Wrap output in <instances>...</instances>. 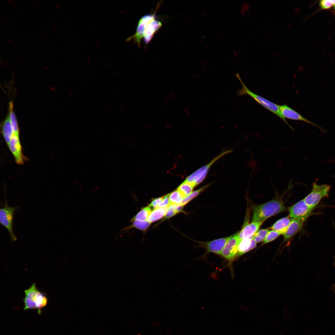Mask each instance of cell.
<instances>
[{"mask_svg": "<svg viewBox=\"0 0 335 335\" xmlns=\"http://www.w3.org/2000/svg\"><path fill=\"white\" fill-rule=\"evenodd\" d=\"M286 208L283 201L275 199L266 203L256 205L252 208V222L266 220L285 211Z\"/></svg>", "mask_w": 335, "mask_h": 335, "instance_id": "6da1fadb", "label": "cell"}, {"mask_svg": "<svg viewBox=\"0 0 335 335\" xmlns=\"http://www.w3.org/2000/svg\"><path fill=\"white\" fill-rule=\"evenodd\" d=\"M154 15H145L140 20L136 34L132 38L139 44L141 38H144L145 42L148 43L154 34L161 27V23L155 19Z\"/></svg>", "mask_w": 335, "mask_h": 335, "instance_id": "7a4b0ae2", "label": "cell"}, {"mask_svg": "<svg viewBox=\"0 0 335 335\" xmlns=\"http://www.w3.org/2000/svg\"><path fill=\"white\" fill-rule=\"evenodd\" d=\"M235 76L239 79L242 86V88L239 90L237 92L238 96L248 95L250 96L259 104L281 118L292 130H294L293 128L282 116L279 109V105L253 92L245 85L239 74H236Z\"/></svg>", "mask_w": 335, "mask_h": 335, "instance_id": "3957f363", "label": "cell"}, {"mask_svg": "<svg viewBox=\"0 0 335 335\" xmlns=\"http://www.w3.org/2000/svg\"><path fill=\"white\" fill-rule=\"evenodd\" d=\"M25 293L24 310L37 309L38 313L40 314L41 309L47 304L48 300L46 296L38 289L35 283L25 290Z\"/></svg>", "mask_w": 335, "mask_h": 335, "instance_id": "277c9868", "label": "cell"}, {"mask_svg": "<svg viewBox=\"0 0 335 335\" xmlns=\"http://www.w3.org/2000/svg\"><path fill=\"white\" fill-rule=\"evenodd\" d=\"M312 186L311 192L303 200L309 207L314 209L323 198L328 196L331 186L327 184L318 185L317 181L313 182Z\"/></svg>", "mask_w": 335, "mask_h": 335, "instance_id": "5b68a950", "label": "cell"}, {"mask_svg": "<svg viewBox=\"0 0 335 335\" xmlns=\"http://www.w3.org/2000/svg\"><path fill=\"white\" fill-rule=\"evenodd\" d=\"M18 208V206H9L5 198L4 205L0 209V223L7 229L13 241L17 240L13 231V221L14 212Z\"/></svg>", "mask_w": 335, "mask_h": 335, "instance_id": "8992f818", "label": "cell"}, {"mask_svg": "<svg viewBox=\"0 0 335 335\" xmlns=\"http://www.w3.org/2000/svg\"><path fill=\"white\" fill-rule=\"evenodd\" d=\"M231 152V150H228L222 152L208 163L198 169L188 176L185 181L189 183H193L195 186L199 184L205 178L209 169L212 164L218 159Z\"/></svg>", "mask_w": 335, "mask_h": 335, "instance_id": "52a82bcc", "label": "cell"}, {"mask_svg": "<svg viewBox=\"0 0 335 335\" xmlns=\"http://www.w3.org/2000/svg\"><path fill=\"white\" fill-rule=\"evenodd\" d=\"M239 231L233 235L226 243L220 255L228 261L230 266L237 255L239 244L242 239L239 236Z\"/></svg>", "mask_w": 335, "mask_h": 335, "instance_id": "ba28073f", "label": "cell"}, {"mask_svg": "<svg viewBox=\"0 0 335 335\" xmlns=\"http://www.w3.org/2000/svg\"><path fill=\"white\" fill-rule=\"evenodd\" d=\"M313 209L309 207L303 199L299 201L288 209L290 217L303 222L311 215Z\"/></svg>", "mask_w": 335, "mask_h": 335, "instance_id": "9c48e42d", "label": "cell"}, {"mask_svg": "<svg viewBox=\"0 0 335 335\" xmlns=\"http://www.w3.org/2000/svg\"><path fill=\"white\" fill-rule=\"evenodd\" d=\"M233 235L207 242H198L199 246L204 248L208 253H213L220 255L227 242Z\"/></svg>", "mask_w": 335, "mask_h": 335, "instance_id": "30bf717a", "label": "cell"}, {"mask_svg": "<svg viewBox=\"0 0 335 335\" xmlns=\"http://www.w3.org/2000/svg\"><path fill=\"white\" fill-rule=\"evenodd\" d=\"M279 106L282 116L285 119L302 121L318 127L323 131H324L320 126L304 117L286 104L279 105Z\"/></svg>", "mask_w": 335, "mask_h": 335, "instance_id": "8fae6325", "label": "cell"}, {"mask_svg": "<svg viewBox=\"0 0 335 335\" xmlns=\"http://www.w3.org/2000/svg\"><path fill=\"white\" fill-rule=\"evenodd\" d=\"M9 149L15 157V161L19 164H22L26 159L22 153L19 136L13 135L8 144Z\"/></svg>", "mask_w": 335, "mask_h": 335, "instance_id": "7c38bea8", "label": "cell"}, {"mask_svg": "<svg viewBox=\"0 0 335 335\" xmlns=\"http://www.w3.org/2000/svg\"><path fill=\"white\" fill-rule=\"evenodd\" d=\"M266 220L251 222L246 225L239 231V236L242 240L243 239L253 237L256 232L259 230Z\"/></svg>", "mask_w": 335, "mask_h": 335, "instance_id": "4fadbf2b", "label": "cell"}, {"mask_svg": "<svg viewBox=\"0 0 335 335\" xmlns=\"http://www.w3.org/2000/svg\"><path fill=\"white\" fill-rule=\"evenodd\" d=\"M303 223L299 220L292 218L287 230L284 235V239L288 240L295 234L301 229Z\"/></svg>", "mask_w": 335, "mask_h": 335, "instance_id": "5bb4252c", "label": "cell"}, {"mask_svg": "<svg viewBox=\"0 0 335 335\" xmlns=\"http://www.w3.org/2000/svg\"><path fill=\"white\" fill-rule=\"evenodd\" d=\"M256 243L253 237L243 239L239 244L236 256L238 257L241 256L253 249L256 247Z\"/></svg>", "mask_w": 335, "mask_h": 335, "instance_id": "9a60e30c", "label": "cell"}, {"mask_svg": "<svg viewBox=\"0 0 335 335\" xmlns=\"http://www.w3.org/2000/svg\"><path fill=\"white\" fill-rule=\"evenodd\" d=\"M290 217L287 216L279 219L275 222L270 229L284 235L291 221L292 218Z\"/></svg>", "mask_w": 335, "mask_h": 335, "instance_id": "2e32d148", "label": "cell"}, {"mask_svg": "<svg viewBox=\"0 0 335 335\" xmlns=\"http://www.w3.org/2000/svg\"><path fill=\"white\" fill-rule=\"evenodd\" d=\"M2 132L5 141L8 145L14 134L13 128L8 116L2 123Z\"/></svg>", "mask_w": 335, "mask_h": 335, "instance_id": "e0dca14e", "label": "cell"}, {"mask_svg": "<svg viewBox=\"0 0 335 335\" xmlns=\"http://www.w3.org/2000/svg\"><path fill=\"white\" fill-rule=\"evenodd\" d=\"M168 205L158 208L154 209L148 217L147 221L152 223L162 218L165 216Z\"/></svg>", "mask_w": 335, "mask_h": 335, "instance_id": "ac0fdd59", "label": "cell"}, {"mask_svg": "<svg viewBox=\"0 0 335 335\" xmlns=\"http://www.w3.org/2000/svg\"><path fill=\"white\" fill-rule=\"evenodd\" d=\"M13 104L10 102L9 104L8 118L12 126L14 134L19 136V131L15 114L14 112Z\"/></svg>", "mask_w": 335, "mask_h": 335, "instance_id": "d6986e66", "label": "cell"}, {"mask_svg": "<svg viewBox=\"0 0 335 335\" xmlns=\"http://www.w3.org/2000/svg\"><path fill=\"white\" fill-rule=\"evenodd\" d=\"M195 186L192 183L184 181L178 187L177 190L181 194L183 198L189 195L193 190Z\"/></svg>", "mask_w": 335, "mask_h": 335, "instance_id": "ffe728a7", "label": "cell"}, {"mask_svg": "<svg viewBox=\"0 0 335 335\" xmlns=\"http://www.w3.org/2000/svg\"><path fill=\"white\" fill-rule=\"evenodd\" d=\"M151 210L149 207H145L142 208L131 220L145 221L147 220L151 212Z\"/></svg>", "mask_w": 335, "mask_h": 335, "instance_id": "44dd1931", "label": "cell"}, {"mask_svg": "<svg viewBox=\"0 0 335 335\" xmlns=\"http://www.w3.org/2000/svg\"><path fill=\"white\" fill-rule=\"evenodd\" d=\"M183 199L180 193L176 190L170 193L169 205L181 204Z\"/></svg>", "mask_w": 335, "mask_h": 335, "instance_id": "7402d4cb", "label": "cell"}, {"mask_svg": "<svg viewBox=\"0 0 335 335\" xmlns=\"http://www.w3.org/2000/svg\"><path fill=\"white\" fill-rule=\"evenodd\" d=\"M132 221H133V222L131 225L124 229L122 230H126L132 228H135L139 230L144 231L145 230L148 228L151 223L147 221H139L134 220Z\"/></svg>", "mask_w": 335, "mask_h": 335, "instance_id": "603a6c76", "label": "cell"}, {"mask_svg": "<svg viewBox=\"0 0 335 335\" xmlns=\"http://www.w3.org/2000/svg\"><path fill=\"white\" fill-rule=\"evenodd\" d=\"M210 185V184L205 185L199 189L193 191L189 195L183 199L181 204L184 206L192 199L196 197L202 191L204 190Z\"/></svg>", "mask_w": 335, "mask_h": 335, "instance_id": "cb8c5ba5", "label": "cell"}, {"mask_svg": "<svg viewBox=\"0 0 335 335\" xmlns=\"http://www.w3.org/2000/svg\"><path fill=\"white\" fill-rule=\"evenodd\" d=\"M269 230V229L258 230L254 235L253 239L256 243L263 241Z\"/></svg>", "mask_w": 335, "mask_h": 335, "instance_id": "d4e9b609", "label": "cell"}, {"mask_svg": "<svg viewBox=\"0 0 335 335\" xmlns=\"http://www.w3.org/2000/svg\"><path fill=\"white\" fill-rule=\"evenodd\" d=\"M281 234L277 232L271 230H269L264 240L263 244H266L274 240Z\"/></svg>", "mask_w": 335, "mask_h": 335, "instance_id": "484cf974", "label": "cell"}, {"mask_svg": "<svg viewBox=\"0 0 335 335\" xmlns=\"http://www.w3.org/2000/svg\"><path fill=\"white\" fill-rule=\"evenodd\" d=\"M175 205H169L163 220L169 218L177 213L175 208Z\"/></svg>", "mask_w": 335, "mask_h": 335, "instance_id": "4316f807", "label": "cell"}, {"mask_svg": "<svg viewBox=\"0 0 335 335\" xmlns=\"http://www.w3.org/2000/svg\"><path fill=\"white\" fill-rule=\"evenodd\" d=\"M319 6L321 9L327 10L333 6L332 0H322L319 1Z\"/></svg>", "mask_w": 335, "mask_h": 335, "instance_id": "83f0119b", "label": "cell"}, {"mask_svg": "<svg viewBox=\"0 0 335 335\" xmlns=\"http://www.w3.org/2000/svg\"><path fill=\"white\" fill-rule=\"evenodd\" d=\"M170 194V193L163 196V198L161 202L157 208L169 205Z\"/></svg>", "mask_w": 335, "mask_h": 335, "instance_id": "f1b7e54d", "label": "cell"}, {"mask_svg": "<svg viewBox=\"0 0 335 335\" xmlns=\"http://www.w3.org/2000/svg\"><path fill=\"white\" fill-rule=\"evenodd\" d=\"M163 198V197L153 199L149 205V207L154 209L157 208L161 202Z\"/></svg>", "mask_w": 335, "mask_h": 335, "instance_id": "f546056e", "label": "cell"}, {"mask_svg": "<svg viewBox=\"0 0 335 335\" xmlns=\"http://www.w3.org/2000/svg\"><path fill=\"white\" fill-rule=\"evenodd\" d=\"M184 206L181 204L175 205V209L177 213L183 211Z\"/></svg>", "mask_w": 335, "mask_h": 335, "instance_id": "4dcf8cb0", "label": "cell"}, {"mask_svg": "<svg viewBox=\"0 0 335 335\" xmlns=\"http://www.w3.org/2000/svg\"><path fill=\"white\" fill-rule=\"evenodd\" d=\"M242 7L246 11H248L249 9V5L247 2H244L242 4Z\"/></svg>", "mask_w": 335, "mask_h": 335, "instance_id": "1f68e13d", "label": "cell"}, {"mask_svg": "<svg viewBox=\"0 0 335 335\" xmlns=\"http://www.w3.org/2000/svg\"><path fill=\"white\" fill-rule=\"evenodd\" d=\"M239 10L241 14L244 16L245 14V10L242 7H240L239 8Z\"/></svg>", "mask_w": 335, "mask_h": 335, "instance_id": "d6a6232c", "label": "cell"}, {"mask_svg": "<svg viewBox=\"0 0 335 335\" xmlns=\"http://www.w3.org/2000/svg\"><path fill=\"white\" fill-rule=\"evenodd\" d=\"M164 100L167 102H169L171 101V98L168 96H165L164 97Z\"/></svg>", "mask_w": 335, "mask_h": 335, "instance_id": "836d02e7", "label": "cell"}, {"mask_svg": "<svg viewBox=\"0 0 335 335\" xmlns=\"http://www.w3.org/2000/svg\"><path fill=\"white\" fill-rule=\"evenodd\" d=\"M9 4L11 5V4L15 3V1L13 0H7L6 1Z\"/></svg>", "mask_w": 335, "mask_h": 335, "instance_id": "e575fe53", "label": "cell"}, {"mask_svg": "<svg viewBox=\"0 0 335 335\" xmlns=\"http://www.w3.org/2000/svg\"><path fill=\"white\" fill-rule=\"evenodd\" d=\"M170 97L171 99H172V100H174L175 99V96L173 94L171 93L170 95Z\"/></svg>", "mask_w": 335, "mask_h": 335, "instance_id": "d590c367", "label": "cell"}, {"mask_svg": "<svg viewBox=\"0 0 335 335\" xmlns=\"http://www.w3.org/2000/svg\"><path fill=\"white\" fill-rule=\"evenodd\" d=\"M294 10H295V11L297 13H299V10L298 7H297L295 6L294 7Z\"/></svg>", "mask_w": 335, "mask_h": 335, "instance_id": "8d00e7d4", "label": "cell"}, {"mask_svg": "<svg viewBox=\"0 0 335 335\" xmlns=\"http://www.w3.org/2000/svg\"><path fill=\"white\" fill-rule=\"evenodd\" d=\"M55 6L58 9H60V6L59 5L58 3H55Z\"/></svg>", "mask_w": 335, "mask_h": 335, "instance_id": "74e56055", "label": "cell"}, {"mask_svg": "<svg viewBox=\"0 0 335 335\" xmlns=\"http://www.w3.org/2000/svg\"><path fill=\"white\" fill-rule=\"evenodd\" d=\"M7 41L9 43H12V42H13L12 41V40L11 39L9 38H7Z\"/></svg>", "mask_w": 335, "mask_h": 335, "instance_id": "f35d334b", "label": "cell"}, {"mask_svg": "<svg viewBox=\"0 0 335 335\" xmlns=\"http://www.w3.org/2000/svg\"><path fill=\"white\" fill-rule=\"evenodd\" d=\"M201 14L203 16H205L206 15L205 12L203 11H201Z\"/></svg>", "mask_w": 335, "mask_h": 335, "instance_id": "ab89813d", "label": "cell"}, {"mask_svg": "<svg viewBox=\"0 0 335 335\" xmlns=\"http://www.w3.org/2000/svg\"><path fill=\"white\" fill-rule=\"evenodd\" d=\"M288 27L289 28H291L293 27V25L292 24H291L289 25Z\"/></svg>", "mask_w": 335, "mask_h": 335, "instance_id": "60d3db41", "label": "cell"}, {"mask_svg": "<svg viewBox=\"0 0 335 335\" xmlns=\"http://www.w3.org/2000/svg\"><path fill=\"white\" fill-rule=\"evenodd\" d=\"M35 3H36V4H37V5H39V2H37V1H35Z\"/></svg>", "mask_w": 335, "mask_h": 335, "instance_id": "b9f144b4", "label": "cell"}, {"mask_svg": "<svg viewBox=\"0 0 335 335\" xmlns=\"http://www.w3.org/2000/svg\"><path fill=\"white\" fill-rule=\"evenodd\" d=\"M41 35H42V36H43V37H45V35H44V34H43V33H42V32H41Z\"/></svg>", "mask_w": 335, "mask_h": 335, "instance_id": "7bdbcfd3", "label": "cell"}, {"mask_svg": "<svg viewBox=\"0 0 335 335\" xmlns=\"http://www.w3.org/2000/svg\"><path fill=\"white\" fill-rule=\"evenodd\" d=\"M14 7H15V8H16V9H17V10H18V8L16 6H15V5H14Z\"/></svg>", "mask_w": 335, "mask_h": 335, "instance_id": "ee69618b", "label": "cell"}, {"mask_svg": "<svg viewBox=\"0 0 335 335\" xmlns=\"http://www.w3.org/2000/svg\"><path fill=\"white\" fill-rule=\"evenodd\" d=\"M234 55H237V53H236V52H234Z\"/></svg>", "mask_w": 335, "mask_h": 335, "instance_id": "f6af8a7d", "label": "cell"}, {"mask_svg": "<svg viewBox=\"0 0 335 335\" xmlns=\"http://www.w3.org/2000/svg\"><path fill=\"white\" fill-rule=\"evenodd\" d=\"M54 31H55V32H56V33H57V32H57V30H56V29H54Z\"/></svg>", "mask_w": 335, "mask_h": 335, "instance_id": "bcb514c9", "label": "cell"}, {"mask_svg": "<svg viewBox=\"0 0 335 335\" xmlns=\"http://www.w3.org/2000/svg\"><path fill=\"white\" fill-rule=\"evenodd\" d=\"M238 52H239V53H240V50H238Z\"/></svg>", "mask_w": 335, "mask_h": 335, "instance_id": "7dc6e473", "label": "cell"}, {"mask_svg": "<svg viewBox=\"0 0 335 335\" xmlns=\"http://www.w3.org/2000/svg\"><path fill=\"white\" fill-rule=\"evenodd\" d=\"M333 7H334V9L335 10V5H334V6H333Z\"/></svg>", "mask_w": 335, "mask_h": 335, "instance_id": "c3c4849f", "label": "cell"}, {"mask_svg": "<svg viewBox=\"0 0 335 335\" xmlns=\"http://www.w3.org/2000/svg\"><path fill=\"white\" fill-rule=\"evenodd\" d=\"M206 48H207V49H208V46H206Z\"/></svg>", "mask_w": 335, "mask_h": 335, "instance_id": "681fc988", "label": "cell"}, {"mask_svg": "<svg viewBox=\"0 0 335 335\" xmlns=\"http://www.w3.org/2000/svg\"></svg>", "mask_w": 335, "mask_h": 335, "instance_id": "f907efd6", "label": "cell"}]
</instances>
